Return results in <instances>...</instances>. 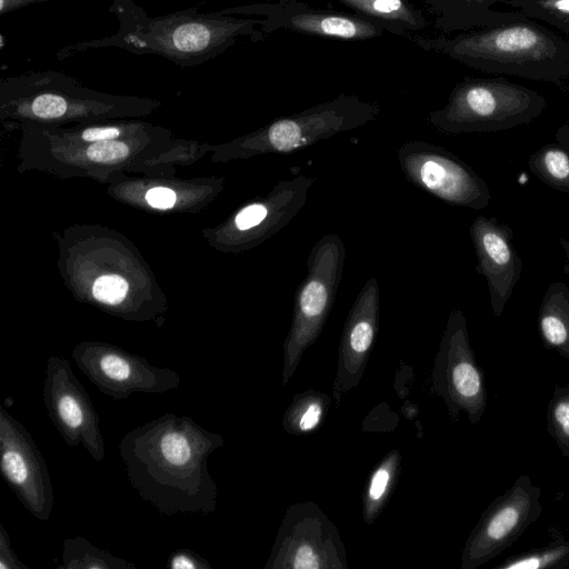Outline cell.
Listing matches in <instances>:
<instances>
[{"instance_id":"cell-14","label":"cell","mask_w":569,"mask_h":569,"mask_svg":"<svg viewBox=\"0 0 569 569\" xmlns=\"http://www.w3.org/2000/svg\"><path fill=\"white\" fill-rule=\"evenodd\" d=\"M266 18L262 29L267 32L290 30L303 34L361 41L380 37L386 30L381 24L361 16L319 11L296 1L263 7Z\"/></svg>"},{"instance_id":"cell-22","label":"cell","mask_w":569,"mask_h":569,"mask_svg":"<svg viewBox=\"0 0 569 569\" xmlns=\"http://www.w3.org/2000/svg\"><path fill=\"white\" fill-rule=\"evenodd\" d=\"M129 148L116 139L92 142L87 148V156L91 161L99 163H109L126 158Z\"/></svg>"},{"instance_id":"cell-21","label":"cell","mask_w":569,"mask_h":569,"mask_svg":"<svg viewBox=\"0 0 569 569\" xmlns=\"http://www.w3.org/2000/svg\"><path fill=\"white\" fill-rule=\"evenodd\" d=\"M128 282L118 274L99 277L92 286L93 297L106 305H118L128 292Z\"/></svg>"},{"instance_id":"cell-1","label":"cell","mask_w":569,"mask_h":569,"mask_svg":"<svg viewBox=\"0 0 569 569\" xmlns=\"http://www.w3.org/2000/svg\"><path fill=\"white\" fill-rule=\"evenodd\" d=\"M223 442L192 418L167 412L127 432L119 455L132 488L160 513L208 515L218 498L208 459Z\"/></svg>"},{"instance_id":"cell-30","label":"cell","mask_w":569,"mask_h":569,"mask_svg":"<svg viewBox=\"0 0 569 569\" xmlns=\"http://www.w3.org/2000/svg\"><path fill=\"white\" fill-rule=\"evenodd\" d=\"M557 142L563 147L569 153V106H568V118L556 131Z\"/></svg>"},{"instance_id":"cell-23","label":"cell","mask_w":569,"mask_h":569,"mask_svg":"<svg viewBox=\"0 0 569 569\" xmlns=\"http://www.w3.org/2000/svg\"><path fill=\"white\" fill-rule=\"evenodd\" d=\"M518 518V510L513 506L502 508L489 521L486 528V536L491 540L505 538L516 527Z\"/></svg>"},{"instance_id":"cell-27","label":"cell","mask_w":569,"mask_h":569,"mask_svg":"<svg viewBox=\"0 0 569 569\" xmlns=\"http://www.w3.org/2000/svg\"><path fill=\"white\" fill-rule=\"evenodd\" d=\"M146 200L153 208L169 209L176 202V193L169 188L156 187L147 192Z\"/></svg>"},{"instance_id":"cell-7","label":"cell","mask_w":569,"mask_h":569,"mask_svg":"<svg viewBox=\"0 0 569 569\" xmlns=\"http://www.w3.org/2000/svg\"><path fill=\"white\" fill-rule=\"evenodd\" d=\"M340 533L312 501L291 505L279 526L264 569H347Z\"/></svg>"},{"instance_id":"cell-26","label":"cell","mask_w":569,"mask_h":569,"mask_svg":"<svg viewBox=\"0 0 569 569\" xmlns=\"http://www.w3.org/2000/svg\"><path fill=\"white\" fill-rule=\"evenodd\" d=\"M0 569H31L20 561L14 553L9 535L0 523Z\"/></svg>"},{"instance_id":"cell-19","label":"cell","mask_w":569,"mask_h":569,"mask_svg":"<svg viewBox=\"0 0 569 569\" xmlns=\"http://www.w3.org/2000/svg\"><path fill=\"white\" fill-rule=\"evenodd\" d=\"M528 167L548 187L569 193V153L559 143L540 147L529 157Z\"/></svg>"},{"instance_id":"cell-20","label":"cell","mask_w":569,"mask_h":569,"mask_svg":"<svg viewBox=\"0 0 569 569\" xmlns=\"http://www.w3.org/2000/svg\"><path fill=\"white\" fill-rule=\"evenodd\" d=\"M521 14L541 20L569 36V0H496Z\"/></svg>"},{"instance_id":"cell-29","label":"cell","mask_w":569,"mask_h":569,"mask_svg":"<svg viewBox=\"0 0 569 569\" xmlns=\"http://www.w3.org/2000/svg\"><path fill=\"white\" fill-rule=\"evenodd\" d=\"M555 416L563 432L569 436V402L559 403L556 408Z\"/></svg>"},{"instance_id":"cell-8","label":"cell","mask_w":569,"mask_h":569,"mask_svg":"<svg viewBox=\"0 0 569 569\" xmlns=\"http://www.w3.org/2000/svg\"><path fill=\"white\" fill-rule=\"evenodd\" d=\"M42 395L47 415L66 443L82 446L97 462L102 461L106 447L99 415L68 359L51 356L47 360Z\"/></svg>"},{"instance_id":"cell-18","label":"cell","mask_w":569,"mask_h":569,"mask_svg":"<svg viewBox=\"0 0 569 569\" xmlns=\"http://www.w3.org/2000/svg\"><path fill=\"white\" fill-rule=\"evenodd\" d=\"M63 569H136L124 559L93 546L84 537L67 538L62 542Z\"/></svg>"},{"instance_id":"cell-32","label":"cell","mask_w":569,"mask_h":569,"mask_svg":"<svg viewBox=\"0 0 569 569\" xmlns=\"http://www.w3.org/2000/svg\"><path fill=\"white\" fill-rule=\"evenodd\" d=\"M538 566H539V563L537 562L536 559H527L525 561L512 563L509 566V568L531 569V568H537Z\"/></svg>"},{"instance_id":"cell-28","label":"cell","mask_w":569,"mask_h":569,"mask_svg":"<svg viewBox=\"0 0 569 569\" xmlns=\"http://www.w3.org/2000/svg\"><path fill=\"white\" fill-rule=\"evenodd\" d=\"M120 134L118 128L114 127H102V128H89L82 132V139L88 142H98L103 140L116 139Z\"/></svg>"},{"instance_id":"cell-10","label":"cell","mask_w":569,"mask_h":569,"mask_svg":"<svg viewBox=\"0 0 569 569\" xmlns=\"http://www.w3.org/2000/svg\"><path fill=\"white\" fill-rule=\"evenodd\" d=\"M0 470L23 507L46 521L54 508L51 477L27 428L0 407Z\"/></svg>"},{"instance_id":"cell-16","label":"cell","mask_w":569,"mask_h":569,"mask_svg":"<svg viewBox=\"0 0 569 569\" xmlns=\"http://www.w3.org/2000/svg\"><path fill=\"white\" fill-rule=\"evenodd\" d=\"M400 462V452L392 450L371 472L362 497V516L367 525H371L386 507L398 482Z\"/></svg>"},{"instance_id":"cell-34","label":"cell","mask_w":569,"mask_h":569,"mask_svg":"<svg viewBox=\"0 0 569 569\" xmlns=\"http://www.w3.org/2000/svg\"><path fill=\"white\" fill-rule=\"evenodd\" d=\"M278 1V3H286V2H289V1H296V0H276Z\"/></svg>"},{"instance_id":"cell-31","label":"cell","mask_w":569,"mask_h":569,"mask_svg":"<svg viewBox=\"0 0 569 569\" xmlns=\"http://www.w3.org/2000/svg\"><path fill=\"white\" fill-rule=\"evenodd\" d=\"M559 242L566 256V261L562 269L563 272L569 276V240H566L565 238H559Z\"/></svg>"},{"instance_id":"cell-3","label":"cell","mask_w":569,"mask_h":569,"mask_svg":"<svg viewBox=\"0 0 569 569\" xmlns=\"http://www.w3.org/2000/svg\"><path fill=\"white\" fill-rule=\"evenodd\" d=\"M547 107L543 96L506 79L467 78L428 122L447 134L483 133L532 122Z\"/></svg>"},{"instance_id":"cell-6","label":"cell","mask_w":569,"mask_h":569,"mask_svg":"<svg viewBox=\"0 0 569 569\" xmlns=\"http://www.w3.org/2000/svg\"><path fill=\"white\" fill-rule=\"evenodd\" d=\"M397 159L410 183L448 204L480 210L491 201L487 182L441 146L410 140L400 146Z\"/></svg>"},{"instance_id":"cell-17","label":"cell","mask_w":569,"mask_h":569,"mask_svg":"<svg viewBox=\"0 0 569 569\" xmlns=\"http://www.w3.org/2000/svg\"><path fill=\"white\" fill-rule=\"evenodd\" d=\"M332 399L325 392L308 389L296 395L287 408L282 428L290 435H302L320 427Z\"/></svg>"},{"instance_id":"cell-12","label":"cell","mask_w":569,"mask_h":569,"mask_svg":"<svg viewBox=\"0 0 569 569\" xmlns=\"http://www.w3.org/2000/svg\"><path fill=\"white\" fill-rule=\"evenodd\" d=\"M511 229L495 218L478 216L470 224V237L478 264L487 281L491 307L500 315L522 272V261L512 243Z\"/></svg>"},{"instance_id":"cell-13","label":"cell","mask_w":569,"mask_h":569,"mask_svg":"<svg viewBox=\"0 0 569 569\" xmlns=\"http://www.w3.org/2000/svg\"><path fill=\"white\" fill-rule=\"evenodd\" d=\"M468 356L466 320L456 309L448 318L431 372L432 391L445 398L450 410L455 405L467 407L481 390L479 372Z\"/></svg>"},{"instance_id":"cell-33","label":"cell","mask_w":569,"mask_h":569,"mask_svg":"<svg viewBox=\"0 0 569 569\" xmlns=\"http://www.w3.org/2000/svg\"><path fill=\"white\" fill-rule=\"evenodd\" d=\"M467 1L482 4L485 2H488L489 0H467ZM493 1H496V0H493Z\"/></svg>"},{"instance_id":"cell-15","label":"cell","mask_w":569,"mask_h":569,"mask_svg":"<svg viewBox=\"0 0 569 569\" xmlns=\"http://www.w3.org/2000/svg\"><path fill=\"white\" fill-rule=\"evenodd\" d=\"M391 33L407 34L427 27L422 12L408 0H337Z\"/></svg>"},{"instance_id":"cell-9","label":"cell","mask_w":569,"mask_h":569,"mask_svg":"<svg viewBox=\"0 0 569 569\" xmlns=\"http://www.w3.org/2000/svg\"><path fill=\"white\" fill-rule=\"evenodd\" d=\"M72 358L84 376L113 400H126L133 392L163 393L181 381L180 375L169 368L107 345L82 343Z\"/></svg>"},{"instance_id":"cell-24","label":"cell","mask_w":569,"mask_h":569,"mask_svg":"<svg viewBox=\"0 0 569 569\" xmlns=\"http://www.w3.org/2000/svg\"><path fill=\"white\" fill-rule=\"evenodd\" d=\"M68 103L61 96L43 93L36 97L31 103L32 112L42 119H54L63 116Z\"/></svg>"},{"instance_id":"cell-4","label":"cell","mask_w":569,"mask_h":569,"mask_svg":"<svg viewBox=\"0 0 569 569\" xmlns=\"http://www.w3.org/2000/svg\"><path fill=\"white\" fill-rule=\"evenodd\" d=\"M345 257V243L336 233L322 236L310 250L307 276L296 290L292 321L283 343L282 386L323 329L341 281Z\"/></svg>"},{"instance_id":"cell-5","label":"cell","mask_w":569,"mask_h":569,"mask_svg":"<svg viewBox=\"0 0 569 569\" xmlns=\"http://www.w3.org/2000/svg\"><path fill=\"white\" fill-rule=\"evenodd\" d=\"M380 106L357 96L339 94L298 113L278 118L248 138L252 153H290L373 121Z\"/></svg>"},{"instance_id":"cell-2","label":"cell","mask_w":569,"mask_h":569,"mask_svg":"<svg viewBox=\"0 0 569 569\" xmlns=\"http://www.w3.org/2000/svg\"><path fill=\"white\" fill-rule=\"evenodd\" d=\"M419 42L483 72L556 84L569 80V42L533 22L511 20L453 38Z\"/></svg>"},{"instance_id":"cell-25","label":"cell","mask_w":569,"mask_h":569,"mask_svg":"<svg viewBox=\"0 0 569 569\" xmlns=\"http://www.w3.org/2000/svg\"><path fill=\"white\" fill-rule=\"evenodd\" d=\"M168 567L171 569H210V563L191 549H178L170 557Z\"/></svg>"},{"instance_id":"cell-11","label":"cell","mask_w":569,"mask_h":569,"mask_svg":"<svg viewBox=\"0 0 569 569\" xmlns=\"http://www.w3.org/2000/svg\"><path fill=\"white\" fill-rule=\"evenodd\" d=\"M379 328V284L369 278L357 295L345 322L332 391L336 409L361 381Z\"/></svg>"}]
</instances>
